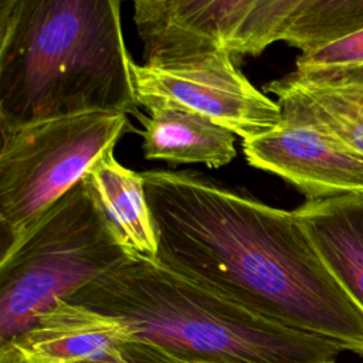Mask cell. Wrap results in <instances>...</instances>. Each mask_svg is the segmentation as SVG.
<instances>
[{
    "label": "cell",
    "instance_id": "obj_6",
    "mask_svg": "<svg viewBox=\"0 0 363 363\" xmlns=\"http://www.w3.org/2000/svg\"><path fill=\"white\" fill-rule=\"evenodd\" d=\"M138 104L170 106L208 118L242 140L278 128L282 111L234 65L228 50L169 61L130 62Z\"/></svg>",
    "mask_w": 363,
    "mask_h": 363
},
{
    "label": "cell",
    "instance_id": "obj_14",
    "mask_svg": "<svg viewBox=\"0 0 363 363\" xmlns=\"http://www.w3.org/2000/svg\"><path fill=\"white\" fill-rule=\"evenodd\" d=\"M363 30V0H306L279 41L301 52Z\"/></svg>",
    "mask_w": 363,
    "mask_h": 363
},
{
    "label": "cell",
    "instance_id": "obj_4",
    "mask_svg": "<svg viewBox=\"0 0 363 363\" xmlns=\"http://www.w3.org/2000/svg\"><path fill=\"white\" fill-rule=\"evenodd\" d=\"M129 257L82 179L0 257V345Z\"/></svg>",
    "mask_w": 363,
    "mask_h": 363
},
{
    "label": "cell",
    "instance_id": "obj_8",
    "mask_svg": "<svg viewBox=\"0 0 363 363\" xmlns=\"http://www.w3.org/2000/svg\"><path fill=\"white\" fill-rule=\"evenodd\" d=\"M257 0H133L143 60L169 61L228 50Z\"/></svg>",
    "mask_w": 363,
    "mask_h": 363
},
{
    "label": "cell",
    "instance_id": "obj_16",
    "mask_svg": "<svg viewBox=\"0 0 363 363\" xmlns=\"http://www.w3.org/2000/svg\"><path fill=\"white\" fill-rule=\"evenodd\" d=\"M306 0H257L235 31L228 51L233 55H258L279 41L292 16Z\"/></svg>",
    "mask_w": 363,
    "mask_h": 363
},
{
    "label": "cell",
    "instance_id": "obj_13",
    "mask_svg": "<svg viewBox=\"0 0 363 363\" xmlns=\"http://www.w3.org/2000/svg\"><path fill=\"white\" fill-rule=\"evenodd\" d=\"M149 112V118L140 116L146 159L216 169L235 157V135L208 118L170 106H155Z\"/></svg>",
    "mask_w": 363,
    "mask_h": 363
},
{
    "label": "cell",
    "instance_id": "obj_1",
    "mask_svg": "<svg viewBox=\"0 0 363 363\" xmlns=\"http://www.w3.org/2000/svg\"><path fill=\"white\" fill-rule=\"evenodd\" d=\"M142 176L159 262L363 359V311L323 264L294 210L268 206L190 170Z\"/></svg>",
    "mask_w": 363,
    "mask_h": 363
},
{
    "label": "cell",
    "instance_id": "obj_18",
    "mask_svg": "<svg viewBox=\"0 0 363 363\" xmlns=\"http://www.w3.org/2000/svg\"><path fill=\"white\" fill-rule=\"evenodd\" d=\"M129 359H130L129 363H157V362L150 360V359H147V357H145V356H142V354H138V353H132V354L129 356Z\"/></svg>",
    "mask_w": 363,
    "mask_h": 363
},
{
    "label": "cell",
    "instance_id": "obj_12",
    "mask_svg": "<svg viewBox=\"0 0 363 363\" xmlns=\"http://www.w3.org/2000/svg\"><path fill=\"white\" fill-rule=\"evenodd\" d=\"M84 182L119 244L130 255L156 259L157 238L142 173L121 164L111 150L88 170Z\"/></svg>",
    "mask_w": 363,
    "mask_h": 363
},
{
    "label": "cell",
    "instance_id": "obj_11",
    "mask_svg": "<svg viewBox=\"0 0 363 363\" xmlns=\"http://www.w3.org/2000/svg\"><path fill=\"white\" fill-rule=\"evenodd\" d=\"M282 118L315 125L363 153V78L308 81L291 74L265 85Z\"/></svg>",
    "mask_w": 363,
    "mask_h": 363
},
{
    "label": "cell",
    "instance_id": "obj_10",
    "mask_svg": "<svg viewBox=\"0 0 363 363\" xmlns=\"http://www.w3.org/2000/svg\"><path fill=\"white\" fill-rule=\"evenodd\" d=\"M294 213L323 264L363 311V194L306 200Z\"/></svg>",
    "mask_w": 363,
    "mask_h": 363
},
{
    "label": "cell",
    "instance_id": "obj_9",
    "mask_svg": "<svg viewBox=\"0 0 363 363\" xmlns=\"http://www.w3.org/2000/svg\"><path fill=\"white\" fill-rule=\"evenodd\" d=\"M13 342L43 363L130 362V340L118 320L64 299Z\"/></svg>",
    "mask_w": 363,
    "mask_h": 363
},
{
    "label": "cell",
    "instance_id": "obj_7",
    "mask_svg": "<svg viewBox=\"0 0 363 363\" xmlns=\"http://www.w3.org/2000/svg\"><path fill=\"white\" fill-rule=\"evenodd\" d=\"M242 150L250 166L279 176L306 200L363 194V153L315 125L282 118L244 140Z\"/></svg>",
    "mask_w": 363,
    "mask_h": 363
},
{
    "label": "cell",
    "instance_id": "obj_15",
    "mask_svg": "<svg viewBox=\"0 0 363 363\" xmlns=\"http://www.w3.org/2000/svg\"><path fill=\"white\" fill-rule=\"evenodd\" d=\"M289 74L311 81L363 78V30L301 52Z\"/></svg>",
    "mask_w": 363,
    "mask_h": 363
},
{
    "label": "cell",
    "instance_id": "obj_5",
    "mask_svg": "<svg viewBox=\"0 0 363 363\" xmlns=\"http://www.w3.org/2000/svg\"><path fill=\"white\" fill-rule=\"evenodd\" d=\"M128 129L126 113L92 112L0 130V257L113 150Z\"/></svg>",
    "mask_w": 363,
    "mask_h": 363
},
{
    "label": "cell",
    "instance_id": "obj_3",
    "mask_svg": "<svg viewBox=\"0 0 363 363\" xmlns=\"http://www.w3.org/2000/svg\"><path fill=\"white\" fill-rule=\"evenodd\" d=\"M64 301L118 320L135 349L163 363H336L343 352L145 257L130 255Z\"/></svg>",
    "mask_w": 363,
    "mask_h": 363
},
{
    "label": "cell",
    "instance_id": "obj_2",
    "mask_svg": "<svg viewBox=\"0 0 363 363\" xmlns=\"http://www.w3.org/2000/svg\"><path fill=\"white\" fill-rule=\"evenodd\" d=\"M122 0H1L0 130L92 112L139 115Z\"/></svg>",
    "mask_w": 363,
    "mask_h": 363
},
{
    "label": "cell",
    "instance_id": "obj_17",
    "mask_svg": "<svg viewBox=\"0 0 363 363\" xmlns=\"http://www.w3.org/2000/svg\"><path fill=\"white\" fill-rule=\"evenodd\" d=\"M0 363H43L16 342L0 345Z\"/></svg>",
    "mask_w": 363,
    "mask_h": 363
}]
</instances>
